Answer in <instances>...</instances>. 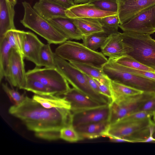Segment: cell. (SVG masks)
Returning a JSON list of instances; mask_svg holds the SVG:
<instances>
[{
    "label": "cell",
    "instance_id": "17",
    "mask_svg": "<svg viewBox=\"0 0 155 155\" xmlns=\"http://www.w3.org/2000/svg\"><path fill=\"white\" fill-rule=\"evenodd\" d=\"M101 48L104 55L113 59L127 55L130 51L123 41L121 33L118 32L110 35Z\"/></svg>",
    "mask_w": 155,
    "mask_h": 155
},
{
    "label": "cell",
    "instance_id": "40",
    "mask_svg": "<svg viewBox=\"0 0 155 155\" xmlns=\"http://www.w3.org/2000/svg\"><path fill=\"white\" fill-rule=\"evenodd\" d=\"M35 136L43 139L53 140L60 139V132H47L35 133Z\"/></svg>",
    "mask_w": 155,
    "mask_h": 155
},
{
    "label": "cell",
    "instance_id": "28",
    "mask_svg": "<svg viewBox=\"0 0 155 155\" xmlns=\"http://www.w3.org/2000/svg\"><path fill=\"white\" fill-rule=\"evenodd\" d=\"M24 90L40 96L55 95L51 89L40 81L31 78H27Z\"/></svg>",
    "mask_w": 155,
    "mask_h": 155
},
{
    "label": "cell",
    "instance_id": "29",
    "mask_svg": "<svg viewBox=\"0 0 155 155\" xmlns=\"http://www.w3.org/2000/svg\"><path fill=\"white\" fill-rule=\"evenodd\" d=\"M99 20L104 31L110 35L118 32L120 24L117 14L105 17Z\"/></svg>",
    "mask_w": 155,
    "mask_h": 155
},
{
    "label": "cell",
    "instance_id": "35",
    "mask_svg": "<svg viewBox=\"0 0 155 155\" xmlns=\"http://www.w3.org/2000/svg\"><path fill=\"white\" fill-rule=\"evenodd\" d=\"M2 87L4 91L14 105H18L24 100L25 96L21 94L17 91L10 88L7 83H2Z\"/></svg>",
    "mask_w": 155,
    "mask_h": 155
},
{
    "label": "cell",
    "instance_id": "22",
    "mask_svg": "<svg viewBox=\"0 0 155 155\" xmlns=\"http://www.w3.org/2000/svg\"><path fill=\"white\" fill-rule=\"evenodd\" d=\"M73 19V23L83 37L104 31L99 19L78 18Z\"/></svg>",
    "mask_w": 155,
    "mask_h": 155
},
{
    "label": "cell",
    "instance_id": "24",
    "mask_svg": "<svg viewBox=\"0 0 155 155\" xmlns=\"http://www.w3.org/2000/svg\"><path fill=\"white\" fill-rule=\"evenodd\" d=\"M110 87L112 95V101L143 92L130 87L110 80Z\"/></svg>",
    "mask_w": 155,
    "mask_h": 155
},
{
    "label": "cell",
    "instance_id": "34",
    "mask_svg": "<svg viewBox=\"0 0 155 155\" xmlns=\"http://www.w3.org/2000/svg\"><path fill=\"white\" fill-rule=\"evenodd\" d=\"M20 32V30L16 29L9 30L7 32L5 37L12 48L16 50L23 55Z\"/></svg>",
    "mask_w": 155,
    "mask_h": 155
},
{
    "label": "cell",
    "instance_id": "13",
    "mask_svg": "<svg viewBox=\"0 0 155 155\" xmlns=\"http://www.w3.org/2000/svg\"><path fill=\"white\" fill-rule=\"evenodd\" d=\"M72 113L71 124L75 128L86 124L109 121L110 109L109 105H106L97 108Z\"/></svg>",
    "mask_w": 155,
    "mask_h": 155
},
{
    "label": "cell",
    "instance_id": "27",
    "mask_svg": "<svg viewBox=\"0 0 155 155\" xmlns=\"http://www.w3.org/2000/svg\"><path fill=\"white\" fill-rule=\"evenodd\" d=\"M109 35L105 31H103L84 36L82 39L83 44L89 49L96 51L101 48Z\"/></svg>",
    "mask_w": 155,
    "mask_h": 155
},
{
    "label": "cell",
    "instance_id": "4",
    "mask_svg": "<svg viewBox=\"0 0 155 155\" xmlns=\"http://www.w3.org/2000/svg\"><path fill=\"white\" fill-rule=\"evenodd\" d=\"M155 124L150 119L133 121H119L110 124L104 136L123 138L129 142H146Z\"/></svg>",
    "mask_w": 155,
    "mask_h": 155
},
{
    "label": "cell",
    "instance_id": "3",
    "mask_svg": "<svg viewBox=\"0 0 155 155\" xmlns=\"http://www.w3.org/2000/svg\"><path fill=\"white\" fill-rule=\"evenodd\" d=\"M121 35L130 48L127 55L155 71V40L148 34L123 32Z\"/></svg>",
    "mask_w": 155,
    "mask_h": 155
},
{
    "label": "cell",
    "instance_id": "14",
    "mask_svg": "<svg viewBox=\"0 0 155 155\" xmlns=\"http://www.w3.org/2000/svg\"><path fill=\"white\" fill-rule=\"evenodd\" d=\"M20 36L24 58L40 67V53L44 44L31 32L20 30Z\"/></svg>",
    "mask_w": 155,
    "mask_h": 155
},
{
    "label": "cell",
    "instance_id": "36",
    "mask_svg": "<svg viewBox=\"0 0 155 155\" xmlns=\"http://www.w3.org/2000/svg\"><path fill=\"white\" fill-rule=\"evenodd\" d=\"M153 114L143 111H138L130 114L119 121H133L150 119Z\"/></svg>",
    "mask_w": 155,
    "mask_h": 155
},
{
    "label": "cell",
    "instance_id": "11",
    "mask_svg": "<svg viewBox=\"0 0 155 155\" xmlns=\"http://www.w3.org/2000/svg\"><path fill=\"white\" fill-rule=\"evenodd\" d=\"M24 58L21 53L12 48L8 73L5 78L12 86L24 90L27 78Z\"/></svg>",
    "mask_w": 155,
    "mask_h": 155
},
{
    "label": "cell",
    "instance_id": "18",
    "mask_svg": "<svg viewBox=\"0 0 155 155\" xmlns=\"http://www.w3.org/2000/svg\"><path fill=\"white\" fill-rule=\"evenodd\" d=\"M47 21L68 40H80L83 37L73 23V19L67 17H58Z\"/></svg>",
    "mask_w": 155,
    "mask_h": 155
},
{
    "label": "cell",
    "instance_id": "20",
    "mask_svg": "<svg viewBox=\"0 0 155 155\" xmlns=\"http://www.w3.org/2000/svg\"><path fill=\"white\" fill-rule=\"evenodd\" d=\"M33 8L47 20L58 17H67L65 14L66 9L46 0H39L35 4Z\"/></svg>",
    "mask_w": 155,
    "mask_h": 155
},
{
    "label": "cell",
    "instance_id": "2",
    "mask_svg": "<svg viewBox=\"0 0 155 155\" xmlns=\"http://www.w3.org/2000/svg\"><path fill=\"white\" fill-rule=\"evenodd\" d=\"M54 54L68 61L101 67L108 59L102 52L93 51L83 43L67 40L55 49Z\"/></svg>",
    "mask_w": 155,
    "mask_h": 155
},
{
    "label": "cell",
    "instance_id": "23",
    "mask_svg": "<svg viewBox=\"0 0 155 155\" xmlns=\"http://www.w3.org/2000/svg\"><path fill=\"white\" fill-rule=\"evenodd\" d=\"M44 107L47 108H63L70 110V103L64 97L55 95L40 96L34 95L32 98Z\"/></svg>",
    "mask_w": 155,
    "mask_h": 155
},
{
    "label": "cell",
    "instance_id": "39",
    "mask_svg": "<svg viewBox=\"0 0 155 155\" xmlns=\"http://www.w3.org/2000/svg\"><path fill=\"white\" fill-rule=\"evenodd\" d=\"M94 79L98 86L101 94L112 102V97L110 87V83L103 82L97 79Z\"/></svg>",
    "mask_w": 155,
    "mask_h": 155
},
{
    "label": "cell",
    "instance_id": "10",
    "mask_svg": "<svg viewBox=\"0 0 155 155\" xmlns=\"http://www.w3.org/2000/svg\"><path fill=\"white\" fill-rule=\"evenodd\" d=\"M123 32L150 35L155 32V5L120 25Z\"/></svg>",
    "mask_w": 155,
    "mask_h": 155
},
{
    "label": "cell",
    "instance_id": "32",
    "mask_svg": "<svg viewBox=\"0 0 155 155\" xmlns=\"http://www.w3.org/2000/svg\"><path fill=\"white\" fill-rule=\"evenodd\" d=\"M60 139L69 142L83 140L72 124L62 128L60 131Z\"/></svg>",
    "mask_w": 155,
    "mask_h": 155
},
{
    "label": "cell",
    "instance_id": "30",
    "mask_svg": "<svg viewBox=\"0 0 155 155\" xmlns=\"http://www.w3.org/2000/svg\"><path fill=\"white\" fill-rule=\"evenodd\" d=\"M50 45L48 43L44 44L41 48L40 55L41 67L55 68L54 53L52 51Z\"/></svg>",
    "mask_w": 155,
    "mask_h": 155
},
{
    "label": "cell",
    "instance_id": "31",
    "mask_svg": "<svg viewBox=\"0 0 155 155\" xmlns=\"http://www.w3.org/2000/svg\"><path fill=\"white\" fill-rule=\"evenodd\" d=\"M114 60L118 64L129 68L155 72V71L152 68L141 63L127 55Z\"/></svg>",
    "mask_w": 155,
    "mask_h": 155
},
{
    "label": "cell",
    "instance_id": "1",
    "mask_svg": "<svg viewBox=\"0 0 155 155\" xmlns=\"http://www.w3.org/2000/svg\"><path fill=\"white\" fill-rule=\"evenodd\" d=\"M8 112L35 133L60 132L62 128L71 124L70 110L46 108L27 96L20 104L11 106Z\"/></svg>",
    "mask_w": 155,
    "mask_h": 155
},
{
    "label": "cell",
    "instance_id": "12",
    "mask_svg": "<svg viewBox=\"0 0 155 155\" xmlns=\"http://www.w3.org/2000/svg\"><path fill=\"white\" fill-rule=\"evenodd\" d=\"M117 14L122 25L155 5V0H117Z\"/></svg>",
    "mask_w": 155,
    "mask_h": 155
},
{
    "label": "cell",
    "instance_id": "7",
    "mask_svg": "<svg viewBox=\"0 0 155 155\" xmlns=\"http://www.w3.org/2000/svg\"><path fill=\"white\" fill-rule=\"evenodd\" d=\"M54 58L55 68L74 88L101 104L109 105L111 101L108 98L93 90L83 73L55 54Z\"/></svg>",
    "mask_w": 155,
    "mask_h": 155
},
{
    "label": "cell",
    "instance_id": "37",
    "mask_svg": "<svg viewBox=\"0 0 155 155\" xmlns=\"http://www.w3.org/2000/svg\"><path fill=\"white\" fill-rule=\"evenodd\" d=\"M143 111L153 114L155 112V94L145 100L141 104L137 111Z\"/></svg>",
    "mask_w": 155,
    "mask_h": 155
},
{
    "label": "cell",
    "instance_id": "5",
    "mask_svg": "<svg viewBox=\"0 0 155 155\" xmlns=\"http://www.w3.org/2000/svg\"><path fill=\"white\" fill-rule=\"evenodd\" d=\"M110 80L130 87L143 92L155 94V80L139 76L126 71L113 59L109 58L101 67Z\"/></svg>",
    "mask_w": 155,
    "mask_h": 155
},
{
    "label": "cell",
    "instance_id": "8",
    "mask_svg": "<svg viewBox=\"0 0 155 155\" xmlns=\"http://www.w3.org/2000/svg\"><path fill=\"white\" fill-rule=\"evenodd\" d=\"M27 78L38 80L51 89L56 95H61L71 89L69 83L56 68L36 67L26 72Z\"/></svg>",
    "mask_w": 155,
    "mask_h": 155
},
{
    "label": "cell",
    "instance_id": "15",
    "mask_svg": "<svg viewBox=\"0 0 155 155\" xmlns=\"http://www.w3.org/2000/svg\"><path fill=\"white\" fill-rule=\"evenodd\" d=\"M59 96L63 97L70 103V110L72 112L108 105L103 104L94 100L74 87L71 88L66 93Z\"/></svg>",
    "mask_w": 155,
    "mask_h": 155
},
{
    "label": "cell",
    "instance_id": "26",
    "mask_svg": "<svg viewBox=\"0 0 155 155\" xmlns=\"http://www.w3.org/2000/svg\"><path fill=\"white\" fill-rule=\"evenodd\" d=\"M12 48L5 37L0 41V81L8 74Z\"/></svg>",
    "mask_w": 155,
    "mask_h": 155
},
{
    "label": "cell",
    "instance_id": "45",
    "mask_svg": "<svg viewBox=\"0 0 155 155\" xmlns=\"http://www.w3.org/2000/svg\"><path fill=\"white\" fill-rule=\"evenodd\" d=\"M153 116L154 121L155 124V112L154 113L153 115Z\"/></svg>",
    "mask_w": 155,
    "mask_h": 155
},
{
    "label": "cell",
    "instance_id": "33",
    "mask_svg": "<svg viewBox=\"0 0 155 155\" xmlns=\"http://www.w3.org/2000/svg\"><path fill=\"white\" fill-rule=\"evenodd\" d=\"M88 2L94 5L101 10L117 12V0H90Z\"/></svg>",
    "mask_w": 155,
    "mask_h": 155
},
{
    "label": "cell",
    "instance_id": "21",
    "mask_svg": "<svg viewBox=\"0 0 155 155\" xmlns=\"http://www.w3.org/2000/svg\"><path fill=\"white\" fill-rule=\"evenodd\" d=\"M110 125L107 121L83 124L74 128L83 140L93 139L104 136Z\"/></svg>",
    "mask_w": 155,
    "mask_h": 155
},
{
    "label": "cell",
    "instance_id": "19",
    "mask_svg": "<svg viewBox=\"0 0 155 155\" xmlns=\"http://www.w3.org/2000/svg\"><path fill=\"white\" fill-rule=\"evenodd\" d=\"M14 6L7 0H0V41L8 31L16 29L14 21Z\"/></svg>",
    "mask_w": 155,
    "mask_h": 155
},
{
    "label": "cell",
    "instance_id": "16",
    "mask_svg": "<svg viewBox=\"0 0 155 155\" xmlns=\"http://www.w3.org/2000/svg\"><path fill=\"white\" fill-rule=\"evenodd\" d=\"M65 14L67 17L72 19L78 18L100 19L117 13L101 10L94 5L87 2L75 4L66 9Z\"/></svg>",
    "mask_w": 155,
    "mask_h": 155
},
{
    "label": "cell",
    "instance_id": "41",
    "mask_svg": "<svg viewBox=\"0 0 155 155\" xmlns=\"http://www.w3.org/2000/svg\"><path fill=\"white\" fill-rule=\"evenodd\" d=\"M57 4L66 9L75 5L74 0H46Z\"/></svg>",
    "mask_w": 155,
    "mask_h": 155
},
{
    "label": "cell",
    "instance_id": "25",
    "mask_svg": "<svg viewBox=\"0 0 155 155\" xmlns=\"http://www.w3.org/2000/svg\"><path fill=\"white\" fill-rule=\"evenodd\" d=\"M69 62L84 74L101 82L110 83V79L104 74L101 67L84 63Z\"/></svg>",
    "mask_w": 155,
    "mask_h": 155
},
{
    "label": "cell",
    "instance_id": "42",
    "mask_svg": "<svg viewBox=\"0 0 155 155\" xmlns=\"http://www.w3.org/2000/svg\"><path fill=\"white\" fill-rule=\"evenodd\" d=\"M85 74L89 84L93 90L97 94L102 95L101 94L98 86L94 79L91 77Z\"/></svg>",
    "mask_w": 155,
    "mask_h": 155
},
{
    "label": "cell",
    "instance_id": "6",
    "mask_svg": "<svg viewBox=\"0 0 155 155\" xmlns=\"http://www.w3.org/2000/svg\"><path fill=\"white\" fill-rule=\"evenodd\" d=\"M22 3L24 14L20 22L25 27L31 30L50 44H61L68 40L47 20L41 16L29 3L24 1Z\"/></svg>",
    "mask_w": 155,
    "mask_h": 155
},
{
    "label": "cell",
    "instance_id": "38",
    "mask_svg": "<svg viewBox=\"0 0 155 155\" xmlns=\"http://www.w3.org/2000/svg\"><path fill=\"white\" fill-rule=\"evenodd\" d=\"M122 66L126 71L131 73L155 80V72L132 69Z\"/></svg>",
    "mask_w": 155,
    "mask_h": 155
},
{
    "label": "cell",
    "instance_id": "44",
    "mask_svg": "<svg viewBox=\"0 0 155 155\" xmlns=\"http://www.w3.org/2000/svg\"><path fill=\"white\" fill-rule=\"evenodd\" d=\"M9 2L14 6L17 3V0H7Z\"/></svg>",
    "mask_w": 155,
    "mask_h": 155
},
{
    "label": "cell",
    "instance_id": "43",
    "mask_svg": "<svg viewBox=\"0 0 155 155\" xmlns=\"http://www.w3.org/2000/svg\"><path fill=\"white\" fill-rule=\"evenodd\" d=\"M90 0H74L75 4L87 3Z\"/></svg>",
    "mask_w": 155,
    "mask_h": 155
},
{
    "label": "cell",
    "instance_id": "9",
    "mask_svg": "<svg viewBox=\"0 0 155 155\" xmlns=\"http://www.w3.org/2000/svg\"><path fill=\"white\" fill-rule=\"evenodd\" d=\"M155 94L143 92L112 101L109 105L110 116L109 121L110 125L137 111L143 102Z\"/></svg>",
    "mask_w": 155,
    "mask_h": 155
}]
</instances>
